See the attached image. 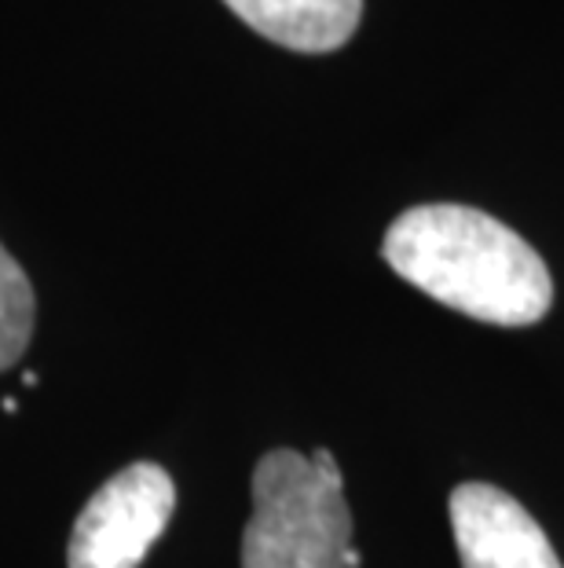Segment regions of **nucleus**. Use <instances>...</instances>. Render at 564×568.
<instances>
[{"label": "nucleus", "mask_w": 564, "mask_h": 568, "mask_svg": "<svg viewBox=\"0 0 564 568\" xmlns=\"http://www.w3.org/2000/svg\"><path fill=\"white\" fill-rule=\"evenodd\" d=\"M33 286L22 264L0 246V371L19 364L33 337Z\"/></svg>", "instance_id": "obj_6"}, {"label": "nucleus", "mask_w": 564, "mask_h": 568, "mask_svg": "<svg viewBox=\"0 0 564 568\" xmlns=\"http://www.w3.org/2000/svg\"><path fill=\"white\" fill-rule=\"evenodd\" d=\"M246 27L294 52H334L359 27L363 0H224Z\"/></svg>", "instance_id": "obj_5"}, {"label": "nucleus", "mask_w": 564, "mask_h": 568, "mask_svg": "<svg viewBox=\"0 0 564 568\" xmlns=\"http://www.w3.org/2000/svg\"><path fill=\"white\" fill-rule=\"evenodd\" d=\"M352 510L327 447L301 455L275 447L254 469V517L243 531V568H345Z\"/></svg>", "instance_id": "obj_2"}, {"label": "nucleus", "mask_w": 564, "mask_h": 568, "mask_svg": "<svg viewBox=\"0 0 564 568\" xmlns=\"http://www.w3.org/2000/svg\"><path fill=\"white\" fill-rule=\"evenodd\" d=\"M176 510V485L158 463H132L85 503L70 531V568H140Z\"/></svg>", "instance_id": "obj_3"}, {"label": "nucleus", "mask_w": 564, "mask_h": 568, "mask_svg": "<svg viewBox=\"0 0 564 568\" xmlns=\"http://www.w3.org/2000/svg\"><path fill=\"white\" fill-rule=\"evenodd\" d=\"M392 272L476 323L532 326L550 312V268L524 239L470 205H414L386 235Z\"/></svg>", "instance_id": "obj_1"}, {"label": "nucleus", "mask_w": 564, "mask_h": 568, "mask_svg": "<svg viewBox=\"0 0 564 568\" xmlns=\"http://www.w3.org/2000/svg\"><path fill=\"white\" fill-rule=\"evenodd\" d=\"M451 528L462 568H564L535 517L495 485L454 488Z\"/></svg>", "instance_id": "obj_4"}]
</instances>
